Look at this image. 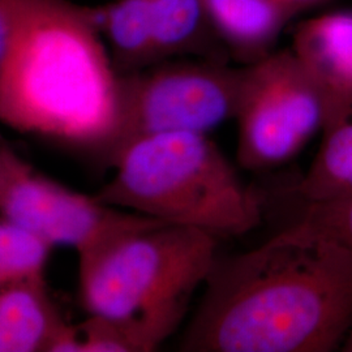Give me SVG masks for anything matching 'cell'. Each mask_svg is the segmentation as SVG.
Segmentation results:
<instances>
[{
    "label": "cell",
    "mask_w": 352,
    "mask_h": 352,
    "mask_svg": "<svg viewBox=\"0 0 352 352\" xmlns=\"http://www.w3.org/2000/svg\"><path fill=\"white\" fill-rule=\"evenodd\" d=\"M283 231L352 250V195L329 201L305 202L296 222Z\"/></svg>",
    "instance_id": "cell-15"
},
{
    "label": "cell",
    "mask_w": 352,
    "mask_h": 352,
    "mask_svg": "<svg viewBox=\"0 0 352 352\" xmlns=\"http://www.w3.org/2000/svg\"><path fill=\"white\" fill-rule=\"evenodd\" d=\"M277 1L283 4L285 7H287L289 11H292L295 14H299L308 10L322 7L330 0H277Z\"/></svg>",
    "instance_id": "cell-17"
},
{
    "label": "cell",
    "mask_w": 352,
    "mask_h": 352,
    "mask_svg": "<svg viewBox=\"0 0 352 352\" xmlns=\"http://www.w3.org/2000/svg\"><path fill=\"white\" fill-rule=\"evenodd\" d=\"M322 133L320 149L296 188L304 202L352 195V115Z\"/></svg>",
    "instance_id": "cell-14"
},
{
    "label": "cell",
    "mask_w": 352,
    "mask_h": 352,
    "mask_svg": "<svg viewBox=\"0 0 352 352\" xmlns=\"http://www.w3.org/2000/svg\"><path fill=\"white\" fill-rule=\"evenodd\" d=\"M217 243L213 234L168 223L122 234L78 256L82 305L110 317L188 307L218 256Z\"/></svg>",
    "instance_id": "cell-4"
},
{
    "label": "cell",
    "mask_w": 352,
    "mask_h": 352,
    "mask_svg": "<svg viewBox=\"0 0 352 352\" xmlns=\"http://www.w3.org/2000/svg\"><path fill=\"white\" fill-rule=\"evenodd\" d=\"M176 58L228 62L230 55L214 33L205 0H154L153 64Z\"/></svg>",
    "instance_id": "cell-12"
},
{
    "label": "cell",
    "mask_w": 352,
    "mask_h": 352,
    "mask_svg": "<svg viewBox=\"0 0 352 352\" xmlns=\"http://www.w3.org/2000/svg\"><path fill=\"white\" fill-rule=\"evenodd\" d=\"M205 6L215 36L243 65L272 54L296 16L277 0H205Z\"/></svg>",
    "instance_id": "cell-9"
},
{
    "label": "cell",
    "mask_w": 352,
    "mask_h": 352,
    "mask_svg": "<svg viewBox=\"0 0 352 352\" xmlns=\"http://www.w3.org/2000/svg\"><path fill=\"white\" fill-rule=\"evenodd\" d=\"M244 65L176 58L122 75V120L109 157L133 140L171 132L208 135L235 119Z\"/></svg>",
    "instance_id": "cell-5"
},
{
    "label": "cell",
    "mask_w": 352,
    "mask_h": 352,
    "mask_svg": "<svg viewBox=\"0 0 352 352\" xmlns=\"http://www.w3.org/2000/svg\"><path fill=\"white\" fill-rule=\"evenodd\" d=\"M122 120V75L96 7L36 0L0 67V124L109 160Z\"/></svg>",
    "instance_id": "cell-2"
},
{
    "label": "cell",
    "mask_w": 352,
    "mask_h": 352,
    "mask_svg": "<svg viewBox=\"0 0 352 352\" xmlns=\"http://www.w3.org/2000/svg\"><path fill=\"white\" fill-rule=\"evenodd\" d=\"M291 50L320 89L324 131L352 115V10L322 12L295 29ZM322 131V132H324Z\"/></svg>",
    "instance_id": "cell-8"
},
{
    "label": "cell",
    "mask_w": 352,
    "mask_h": 352,
    "mask_svg": "<svg viewBox=\"0 0 352 352\" xmlns=\"http://www.w3.org/2000/svg\"><path fill=\"white\" fill-rule=\"evenodd\" d=\"M0 217L77 256L142 227L164 223L67 188L0 145Z\"/></svg>",
    "instance_id": "cell-7"
},
{
    "label": "cell",
    "mask_w": 352,
    "mask_h": 352,
    "mask_svg": "<svg viewBox=\"0 0 352 352\" xmlns=\"http://www.w3.org/2000/svg\"><path fill=\"white\" fill-rule=\"evenodd\" d=\"M340 350L342 351L352 352V327L350 329V331L347 333L344 340H343V343L340 346Z\"/></svg>",
    "instance_id": "cell-19"
},
{
    "label": "cell",
    "mask_w": 352,
    "mask_h": 352,
    "mask_svg": "<svg viewBox=\"0 0 352 352\" xmlns=\"http://www.w3.org/2000/svg\"><path fill=\"white\" fill-rule=\"evenodd\" d=\"M187 309L175 305L118 317L89 315L75 327V352L154 351L175 333Z\"/></svg>",
    "instance_id": "cell-11"
},
{
    "label": "cell",
    "mask_w": 352,
    "mask_h": 352,
    "mask_svg": "<svg viewBox=\"0 0 352 352\" xmlns=\"http://www.w3.org/2000/svg\"><path fill=\"white\" fill-rule=\"evenodd\" d=\"M34 1L36 0H0V67Z\"/></svg>",
    "instance_id": "cell-16"
},
{
    "label": "cell",
    "mask_w": 352,
    "mask_h": 352,
    "mask_svg": "<svg viewBox=\"0 0 352 352\" xmlns=\"http://www.w3.org/2000/svg\"><path fill=\"white\" fill-rule=\"evenodd\" d=\"M19 283H23V282L17 279L10 265L6 263V260L0 254V289L12 286V285H19Z\"/></svg>",
    "instance_id": "cell-18"
},
{
    "label": "cell",
    "mask_w": 352,
    "mask_h": 352,
    "mask_svg": "<svg viewBox=\"0 0 352 352\" xmlns=\"http://www.w3.org/2000/svg\"><path fill=\"white\" fill-rule=\"evenodd\" d=\"M65 325L45 282L0 289V352H50Z\"/></svg>",
    "instance_id": "cell-10"
},
{
    "label": "cell",
    "mask_w": 352,
    "mask_h": 352,
    "mask_svg": "<svg viewBox=\"0 0 352 352\" xmlns=\"http://www.w3.org/2000/svg\"><path fill=\"white\" fill-rule=\"evenodd\" d=\"M102 202L215 236H240L261 223L257 193L241 182L205 133L171 132L133 140L110 160Z\"/></svg>",
    "instance_id": "cell-3"
},
{
    "label": "cell",
    "mask_w": 352,
    "mask_h": 352,
    "mask_svg": "<svg viewBox=\"0 0 352 352\" xmlns=\"http://www.w3.org/2000/svg\"><path fill=\"white\" fill-rule=\"evenodd\" d=\"M235 120L238 162L258 171L295 158L324 131L327 109L314 78L287 49L244 65Z\"/></svg>",
    "instance_id": "cell-6"
},
{
    "label": "cell",
    "mask_w": 352,
    "mask_h": 352,
    "mask_svg": "<svg viewBox=\"0 0 352 352\" xmlns=\"http://www.w3.org/2000/svg\"><path fill=\"white\" fill-rule=\"evenodd\" d=\"M179 344L188 352H329L352 327V250L280 231L217 256Z\"/></svg>",
    "instance_id": "cell-1"
},
{
    "label": "cell",
    "mask_w": 352,
    "mask_h": 352,
    "mask_svg": "<svg viewBox=\"0 0 352 352\" xmlns=\"http://www.w3.org/2000/svg\"><path fill=\"white\" fill-rule=\"evenodd\" d=\"M96 10L102 36L120 75L153 64L154 0H113Z\"/></svg>",
    "instance_id": "cell-13"
}]
</instances>
